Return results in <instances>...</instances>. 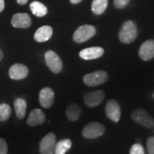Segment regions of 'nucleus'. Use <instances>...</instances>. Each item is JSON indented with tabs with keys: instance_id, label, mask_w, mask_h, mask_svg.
<instances>
[{
	"instance_id": "8",
	"label": "nucleus",
	"mask_w": 154,
	"mask_h": 154,
	"mask_svg": "<svg viewBox=\"0 0 154 154\" xmlns=\"http://www.w3.org/2000/svg\"><path fill=\"white\" fill-rule=\"evenodd\" d=\"M106 114L110 120L117 123L121 118V107L114 99H109L106 104Z\"/></svg>"
},
{
	"instance_id": "18",
	"label": "nucleus",
	"mask_w": 154,
	"mask_h": 154,
	"mask_svg": "<svg viewBox=\"0 0 154 154\" xmlns=\"http://www.w3.org/2000/svg\"><path fill=\"white\" fill-rule=\"evenodd\" d=\"M14 106L17 116L20 119H24L26 111V101L23 99H17L14 101Z\"/></svg>"
},
{
	"instance_id": "19",
	"label": "nucleus",
	"mask_w": 154,
	"mask_h": 154,
	"mask_svg": "<svg viewBox=\"0 0 154 154\" xmlns=\"http://www.w3.org/2000/svg\"><path fill=\"white\" fill-rule=\"evenodd\" d=\"M81 113H82V109H81L79 106L76 104V103H73V104L69 106L66 111L67 119L71 121L78 120Z\"/></svg>"
},
{
	"instance_id": "11",
	"label": "nucleus",
	"mask_w": 154,
	"mask_h": 154,
	"mask_svg": "<svg viewBox=\"0 0 154 154\" xmlns=\"http://www.w3.org/2000/svg\"><path fill=\"white\" fill-rule=\"evenodd\" d=\"M11 23L14 27L26 29L32 25V19L26 13H17L12 17Z\"/></svg>"
},
{
	"instance_id": "10",
	"label": "nucleus",
	"mask_w": 154,
	"mask_h": 154,
	"mask_svg": "<svg viewBox=\"0 0 154 154\" xmlns=\"http://www.w3.org/2000/svg\"><path fill=\"white\" fill-rule=\"evenodd\" d=\"M138 54L143 61H149L154 58V40L150 39L144 42L140 46Z\"/></svg>"
},
{
	"instance_id": "12",
	"label": "nucleus",
	"mask_w": 154,
	"mask_h": 154,
	"mask_svg": "<svg viewBox=\"0 0 154 154\" xmlns=\"http://www.w3.org/2000/svg\"><path fill=\"white\" fill-rule=\"evenodd\" d=\"M9 74L10 78L14 80L24 79L28 76L29 69L22 63H15L9 69Z\"/></svg>"
},
{
	"instance_id": "15",
	"label": "nucleus",
	"mask_w": 154,
	"mask_h": 154,
	"mask_svg": "<svg viewBox=\"0 0 154 154\" xmlns=\"http://www.w3.org/2000/svg\"><path fill=\"white\" fill-rule=\"evenodd\" d=\"M46 121V116L44 111L41 109H35L31 111L27 119V124L31 126L43 124Z\"/></svg>"
},
{
	"instance_id": "14",
	"label": "nucleus",
	"mask_w": 154,
	"mask_h": 154,
	"mask_svg": "<svg viewBox=\"0 0 154 154\" xmlns=\"http://www.w3.org/2000/svg\"><path fill=\"white\" fill-rule=\"evenodd\" d=\"M103 53H104V50L103 48L94 47L82 50L79 52V56L84 60H92V59H99L103 56Z\"/></svg>"
},
{
	"instance_id": "5",
	"label": "nucleus",
	"mask_w": 154,
	"mask_h": 154,
	"mask_svg": "<svg viewBox=\"0 0 154 154\" xmlns=\"http://www.w3.org/2000/svg\"><path fill=\"white\" fill-rule=\"evenodd\" d=\"M96 29L91 25H83L79 27L74 32L73 38L77 43H83L90 39L95 35Z\"/></svg>"
},
{
	"instance_id": "20",
	"label": "nucleus",
	"mask_w": 154,
	"mask_h": 154,
	"mask_svg": "<svg viewBox=\"0 0 154 154\" xmlns=\"http://www.w3.org/2000/svg\"><path fill=\"white\" fill-rule=\"evenodd\" d=\"M72 147V140L70 139H63L56 143L54 154H65Z\"/></svg>"
},
{
	"instance_id": "6",
	"label": "nucleus",
	"mask_w": 154,
	"mask_h": 154,
	"mask_svg": "<svg viewBox=\"0 0 154 154\" xmlns=\"http://www.w3.org/2000/svg\"><path fill=\"white\" fill-rule=\"evenodd\" d=\"M45 61L49 69L54 74H58L62 70L63 63L59 56L54 51L49 50L45 53Z\"/></svg>"
},
{
	"instance_id": "28",
	"label": "nucleus",
	"mask_w": 154,
	"mask_h": 154,
	"mask_svg": "<svg viewBox=\"0 0 154 154\" xmlns=\"http://www.w3.org/2000/svg\"><path fill=\"white\" fill-rule=\"evenodd\" d=\"M17 2L19 4V5H26V3H27V2L29 0H16Z\"/></svg>"
},
{
	"instance_id": "7",
	"label": "nucleus",
	"mask_w": 154,
	"mask_h": 154,
	"mask_svg": "<svg viewBox=\"0 0 154 154\" xmlns=\"http://www.w3.org/2000/svg\"><path fill=\"white\" fill-rule=\"evenodd\" d=\"M56 143V136L49 133L42 138L39 144V152L41 154H54Z\"/></svg>"
},
{
	"instance_id": "23",
	"label": "nucleus",
	"mask_w": 154,
	"mask_h": 154,
	"mask_svg": "<svg viewBox=\"0 0 154 154\" xmlns=\"http://www.w3.org/2000/svg\"><path fill=\"white\" fill-rule=\"evenodd\" d=\"M143 147L140 143H135L130 149V154H144Z\"/></svg>"
},
{
	"instance_id": "24",
	"label": "nucleus",
	"mask_w": 154,
	"mask_h": 154,
	"mask_svg": "<svg viewBox=\"0 0 154 154\" xmlns=\"http://www.w3.org/2000/svg\"><path fill=\"white\" fill-rule=\"evenodd\" d=\"M146 147L149 154H154V136H151L148 138Z\"/></svg>"
},
{
	"instance_id": "13",
	"label": "nucleus",
	"mask_w": 154,
	"mask_h": 154,
	"mask_svg": "<svg viewBox=\"0 0 154 154\" xmlns=\"http://www.w3.org/2000/svg\"><path fill=\"white\" fill-rule=\"evenodd\" d=\"M54 101V92L51 88L45 87L40 91L39 102L42 107L48 109L52 106Z\"/></svg>"
},
{
	"instance_id": "22",
	"label": "nucleus",
	"mask_w": 154,
	"mask_h": 154,
	"mask_svg": "<svg viewBox=\"0 0 154 154\" xmlns=\"http://www.w3.org/2000/svg\"><path fill=\"white\" fill-rule=\"evenodd\" d=\"M11 107L7 103L0 104V121H5L10 117Z\"/></svg>"
},
{
	"instance_id": "31",
	"label": "nucleus",
	"mask_w": 154,
	"mask_h": 154,
	"mask_svg": "<svg viewBox=\"0 0 154 154\" xmlns=\"http://www.w3.org/2000/svg\"><path fill=\"white\" fill-rule=\"evenodd\" d=\"M153 99H154V93H153Z\"/></svg>"
},
{
	"instance_id": "30",
	"label": "nucleus",
	"mask_w": 154,
	"mask_h": 154,
	"mask_svg": "<svg viewBox=\"0 0 154 154\" xmlns=\"http://www.w3.org/2000/svg\"><path fill=\"white\" fill-rule=\"evenodd\" d=\"M3 57H4L3 51H2V50L0 49V61H2V59H3Z\"/></svg>"
},
{
	"instance_id": "26",
	"label": "nucleus",
	"mask_w": 154,
	"mask_h": 154,
	"mask_svg": "<svg viewBox=\"0 0 154 154\" xmlns=\"http://www.w3.org/2000/svg\"><path fill=\"white\" fill-rule=\"evenodd\" d=\"M0 154H7V144L3 138H0Z\"/></svg>"
},
{
	"instance_id": "21",
	"label": "nucleus",
	"mask_w": 154,
	"mask_h": 154,
	"mask_svg": "<svg viewBox=\"0 0 154 154\" xmlns=\"http://www.w3.org/2000/svg\"><path fill=\"white\" fill-rule=\"evenodd\" d=\"M108 6V0H94L91 5V10L96 15L102 14L106 11Z\"/></svg>"
},
{
	"instance_id": "25",
	"label": "nucleus",
	"mask_w": 154,
	"mask_h": 154,
	"mask_svg": "<svg viewBox=\"0 0 154 154\" xmlns=\"http://www.w3.org/2000/svg\"><path fill=\"white\" fill-rule=\"evenodd\" d=\"M129 2L130 0H114V6L117 9H124Z\"/></svg>"
},
{
	"instance_id": "9",
	"label": "nucleus",
	"mask_w": 154,
	"mask_h": 154,
	"mask_svg": "<svg viewBox=\"0 0 154 154\" xmlns=\"http://www.w3.org/2000/svg\"><path fill=\"white\" fill-rule=\"evenodd\" d=\"M105 97V94L102 90L91 91L84 97V103L88 107L94 108L101 104Z\"/></svg>"
},
{
	"instance_id": "16",
	"label": "nucleus",
	"mask_w": 154,
	"mask_h": 154,
	"mask_svg": "<svg viewBox=\"0 0 154 154\" xmlns=\"http://www.w3.org/2000/svg\"><path fill=\"white\" fill-rule=\"evenodd\" d=\"M52 34L53 29L51 26H43L36 30L34 38L37 42H45L50 39Z\"/></svg>"
},
{
	"instance_id": "27",
	"label": "nucleus",
	"mask_w": 154,
	"mask_h": 154,
	"mask_svg": "<svg viewBox=\"0 0 154 154\" xmlns=\"http://www.w3.org/2000/svg\"><path fill=\"white\" fill-rule=\"evenodd\" d=\"M5 0H0V12H2L5 9Z\"/></svg>"
},
{
	"instance_id": "17",
	"label": "nucleus",
	"mask_w": 154,
	"mask_h": 154,
	"mask_svg": "<svg viewBox=\"0 0 154 154\" xmlns=\"http://www.w3.org/2000/svg\"><path fill=\"white\" fill-rule=\"evenodd\" d=\"M30 9L34 15L38 17H44L47 14L48 9L44 4L38 1L32 2L30 4Z\"/></svg>"
},
{
	"instance_id": "2",
	"label": "nucleus",
	"mask_w": 154,
	"mask_h": 154,
	"mask_svg": "<svg viewBox=\"0 0 154 154\" xmlns=\"http://www.w3.org/2000/svg\"><path fill=\"white\" fill-rule=\"evenodd\" d=\"M109 79V74L104 71H96L95 72L84 75L83 82L90 87L100 86L104 84Z\"/></svg>"
},
{
	"instance_id": "3",
	"label": "nucleus",
	"mask_w": 154,
	"mask_h": 154,
	"mask_svg": "<svg viewBox=\"0 0 154 154\" xmlns=\"http://www.w3.org/2000/svg\"><path fill=\"white\" fill-rule=\"evenodd\" d=\"M131 117L136 124L140 126L147 128H151L154 127V119L152 118L144 109H135L131 113Z\"/></svg>"
},
{
	"instance_id": "4",
	"label": "nucleus",
	"mask_w": 154,
	"mask_h": 154,
	"mask_svg": "<svg viewBox=\"0 0 154 154\" xmlns=\"http://www.w3.org/2000/svg\"><path fill=\"white\" fill-rule=\"evenodd\" d=\"M105 126L98 122H91L88 124L83 129L82 134L84 138L94 139L99 138L104 134Z\"/></svg>"
},
{
	"instance_id": "32",
	"label": "nucleus",
	"mask_w": 154,
	"mask_h": 154,
	"mask_svg": "<svg viewBox=\"0 0 154 154\" xmlns=\"http://www.w3.org/2000/svg\"><path fill=\"white\" fill-rule=\"evenodd\" d=\"M153 132H154V131H153Z\"/></svg>"
},
{
	"instance_id": "29",
	"label": "nucleus",
	"mask_w": 154,
	"mask_h": 154,
	"mask_svg": "<svg viewBox=\"0 0 154 154\" xmlns=\"http://www.w3.org/2000/svg\"><path fill=\"white\" fill-rule=\"evenodd\" d=\"M82 0H70L71 3L73 4V5H76V4H79V2H81Z\"/></svg>"
},
{
	"instance_id": "1",
	"label": "nucleus",
	"mask_w": 154,
	"mask_h": 154,
	"mask_svg": "<svg viewBox=\"0 0 154 154\" xmlns=\"http://www.w3.org/2000/svg\"><path fill=\"white\" fill-rule=\"evenodd\" d=\"M138 36L137 26L133 21H127L123 24L119 32V40L124 44H130L136 40Z\"/></svg>"
}]
</instances>
